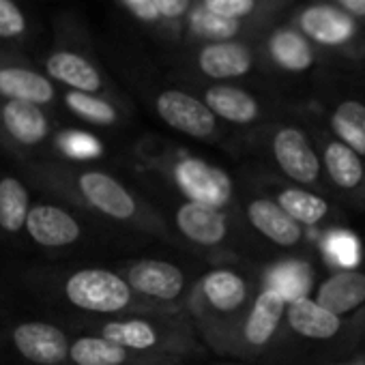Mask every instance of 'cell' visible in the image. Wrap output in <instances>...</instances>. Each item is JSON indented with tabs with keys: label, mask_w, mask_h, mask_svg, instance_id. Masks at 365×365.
<instances>
[{
	"label": "cell",
	"mask_w": 365,
	"mask_h": 365,
	"mask_svg": "<svg viewBox=\"0 0 365 365\" xmlns=\"http://www.w3.org/2000/svg\"><path fill=\"white\" fill-rule=\"evenodd\" d=\"M284 314H286L284 297L271 288H262L239 327L241 341L247 348H256V350L269 346L282 324Z\"/></svg>",
	"instance_id": "14"
},
{
	"label": "cell",
	"mask_w": 365,
	"mask_h": 365,
	"mask_svg": "<svg viewBox=\"0 0 365 365\" xmlns=\"http://www.w3.org/2000/svg\"><path fill=\"white\" fill-rule=\"evenodd\" d=\"M286 320L288 327L307 339H331L339 333L341 320L339 316L327 312L309 297H299L286 303Z\"/></svg>",
	"instance_id": "19"
},
{
	"label": "cell",
	"mask_w": 365,
	"mask_h": 365,
	"mask_svg": "<svg viewBox=\"0 0 365 365\" xmlns=\"http://www.w3.org/2000/svg\"><path fill=\"white\" fill-rule=\"evenodd\" d=\"M0 97L5 101H26L48 106L54 101L52 82L26 67H0Z\"/></svg>",
	"instance_id": "22"
},
{
	"label": "cell",
	"mask_w": 365,
	"mask_h": 365,
	"mask_svg": "<svg viewBox=\"0 0 365 365\" xmlns=\"http://www.w3.org/2000/svg\"><path fill=\"white\" fill-rule=\"evenodd\" d=\"M269 54L279 69L290 73H303L316 63L312 43L299 31L292 29H279L271 35Z\"/></svg>",
	"instance_id": "23"
},
{
	"label": "cell",
	"mask_w": 365,
	"mask_h": 365,
	"mask_svg": "<svg viewBox=\"0 0 365 365\" xmlns=\"http://www.w3.org/2000/svg\"><path fill=\"white\" fill-rule=\"evenodd\" d=\"M314 301L335 316L354 312L365 303V273L339 271L329 275L318 286Z\"/></svg>",
	"instance_id": "18"
},
{
	"label": "cell",
	"mask_w": 365,
	"mask_h": 365,
	"mask_svg": "<svg viewBox=\"0 0 365 365\" xmlns=\"http://www.w3.org/2000/svg\"><path fill=\"white\" fill-rule=\"evenodd\" d=\"M95 335H101L133 352L170 361L196 350V335L192 324L176 314L110 318L95 324Z\"/></svg>",
	"instance_id": "2"
},
{
	"label": "cell",
	"mask_w": 365,
	"mask_h": 365,
	"mask_svg": "<svg viewBox=\"0 0 365 365\" xmlns=\"http://www.w3.org/2000/svg\"><path fill=\"white\" fill-rule=\"evenodd\" d=\"M250 301V284L235 269L207 271L190 292V307L198 324L207 331L220 322L235 318Z\"/></svg>",
	"instance_id": "5"
},
{
	"label": "cell",
	"mask_w": 365,
	"mask_h": 365,
	"mask_svg": "<svg viewBox=\"0 0 365 365\" xmlns=\"http://www.w3.org/2000/svg\"><path fill=\"white\" fill-rule=\"evenodd\" d=\"M31 205L24 180L14 174H0V230L5 235L22 232Z\"/></svg>",
	"instance_id": "24"
},
{
	"label": "cell",
	"mask_w": 365,
	"mask_h": 365,
	"mask_svg": "<svg viewBox=\"0 0 365 365\" xmlns=\"http://www.w3.org/2000/svg\"><path fill=\"white\" fill-rule=\"evenodd\" d=\"M58 148L69 159H95L101 155V144L86 133L80 131H67L58 138Z\"/></svg>",
	"instance_id": "31"
},
{
	"label": "cell",
	"mask_w": 365,
	"mask_h": 365,
	"mask_svg": "<svg viewBox=\"0 0 365 365\" xmlns=\"http://www.w3.org/2000/svg\"><path fill=\"white\" fill-rule=\"evenodd\" d=\"M174 228L194 245L217 247L228 239L230 222L224 209L182 200L174 211Z\"/></svg>",
	"instance_id": "13"
},
{
	"label": "cell",
	"mask_w": 365,
	"mask_h": 365,
	"mask_svg": "<svg viewBox=\"0 0 365 365\" xmlns=\"http://www.w3.org/2000/svg\"><path fill=\"white\" fill-rule=\"evenodd\" d=\"M0 133L11 146L31 150L48 140L50 120L41 106L26 101H5L0 103Z\"/></svg>",
	"instance_id": "12"
},
{
	"label": "cell",
	"mask_w": 365,
	"mask_h": 365,
	"mask_svg": "<svg viewBox=\"0 0 365 365\" xmlns=\"http://www.w3.org/2000/svg\"><path fill=\"white\" fill-rule=\"evenodd\" d=\"M194 29L211 39V43H217V41H230L239 31H241V22H235V20H224V18H217L205 9L196 11L194 14V20H192Z\"/></svg>",
	"instance_id": "30"
},
{
	"label": "cell",
	"mask_w": 365,
	"mask_h": 365,
	"mask_svg": "<svg viewBox=\"0 0 365 365\" xmlns=\"http://www.w3.org/2000/svg\"><path fill=\"white\" fill-rule=\"evenodd\" d=\"M26 172L35 185L61 200H67L114 224L155 237H168L161 215L127 185H123L116 176L103 170L41 161L26 165Z\"/></svg>",
	"instance_id": "1"
},
{
	"label": "cell",
	"mask_w": 365,
	"mask_h": 365,
	"mask_svg": "<svg viewBox=\"0 0 365 365\" xmlns=\"http://www.w3.org/2000/svg\"><path fill=\"white\" fill-rule=\"evenodd\" d=\"M46 69L50 78L76 93L99 95L103 91V78L99 69L76 52H54L46 61Z\"/></svg>",
	"instance_id": "20"
},
{
	"label": "cell",
	"mask_w": 365,
	"mask_h": 365,
	"mask_svg": "<svg viewBox=\"0 0 365 365\" xmlns=\"http://www.w3.org/2000/svg\"><path fill=\"white\" fill-rule=\"evenodd\" d=\"M299 33L327 48L350 46L359 35V24L337 5H309L299 14Z\"/></svg>",
	"instance_id": "10"
},
{
	"label": "cell",
	"mask_w": 365,
	"mask_h": 365,
	"mask_svg": "<svg viewBox=\"0 0 365 365\" xmlns=\"http://www.w3.org/2000/svg\"><path fill=\"white\" fill-rule=\"evenodd\" d=\"M26 20L14 0H0V39H16L24 33Z\"/></svg>",
	"instance_id": "33"
},
{
	"label": "cell",
	"mask_w": 365,
	"mask_h": 365,
	"mask_svg": "<svg viewBox=\"0 0 365 365\" xmlns=\"http://www.w3.org/2000/svg\"><path fill=\"white\" fill-rule=\"evenodd\" d=\"M322 161H324L329 178L335 182L339 190L352 192V190H356L361 185V180H363L361 157L352 148H348L346 144H341L337 140L329 142L324 146Z\"/></svg>",
	"instance_id": "25"
},
{
	"label": "cell",
	"mask_w": 365,
	"mask_h": 365,
	"mask_svg": "<svg viewBox=\"0 0 365 365\" xmlns=\"http://www.w3.org/2000/svg\"><path fill=\"white\" fill-rule=\"evenodd\" d=\"M245 215L256 232L279 247H294L303 239V228L292 217H288L271 198L250 200L245 207Z\"/></svg>",
	"instance_id": "16"
},
{
	"label": "cell",
	"mask_w": 365,
	"mask_h": 365,
	"mask_svg": "<svg viewBox=\"0 0 365 365\" xmlns=\"http://www.w3.org/2000/svg\"><path fill=\"white\" fill-rule=\"evenodd\" d=\"M65 103L67 108L82 120L91 123V125H99V127H110L116 125L118 120V112L116 108L101 99L99 95H88V93H76L69 91L65 95Z\"/></svg>",
	"instance_id": "28"
},
{
	"label": "cell",
	"mask_w": 365,
	"mask_h": 365,
	"mask_svg": "<svg viewBox=\"0 0 365 365\" xmlns=\"http://www.w3.org/2000/svg\"><path fill=\"white\" fill-rule=\"evenodd\" d=\"M118 275L146 303L180 312V303L187 297V275L174 262L159 258H140L120 267Z\"/></svg>",
	"instance_id": "6"
},
{
	"label": "cell",
	"mask_w": 365,
	"mask_h": 365,
	"mask_svg": "<svg viewBox=\"0 0 365 365\" xmlns=\"http://www.w3.org/2000/svg\"><path fill=\"white\" fill-rule=\"evenodd\" d=\"M241 365H243V363H241Z\"/></svg>",
	"instance_id": "39"
},
{
	"label": "cell",
	"mask_w": 365,
	"mask_h": 365,
	"mask_svg": "<svg viewBox=\"0 0 365 365\" xmlns=\"http://www.w3.org/2000/svg\"><path fill=\"white\" fill-rule=\"evenodd\" d=\"M331 129L337 142L352 148L359 157L365 155V103L356 99L341 101L331 114Z\"/></svg>",
	"instance_id": "26"
},
{
	"label": "cell",
	"mask_w": 365,
	"mask_h": 365,
	"mask_svg": "<svg viewBox=\"0 0 365 365\" xmlns=\"http://www.w3.org/2000/svg\"><path fill=\"white\" fill-rule=\"evenodd\" d=\"M63 297L78 309L97 316H144V314H178L142 301L118 271L80 269L65 277Z\"/></svg>",
	"instance_id": "3"
},
{
	"label": "cell",
	"mask_w": 365,
	"mask_h": 365,
	"mask_svg": "<svg viewBox=\"0 0 365 365\" xmlns=\"http://www.w3.org/2000/svg\"><path fill=\"white\" fill-rule=\"evenodd\" d=\"M24 232L41 247H69L82 239V224L71 211L54 202H35L31 205Z\"/></svg>",
	"instance_id": "11"
},
{
	"label": "cell",
	"mask_w": 365,
	"mask_h": 365,
	"mask_svg": "<svg viewBox=\"0 0 365 365\" xmlns=\"http://www.w3.org/2000/svg\"><path fill=\"white\" fill-rule=\"evenodd\" d=\"M205 106L215 114V118H224L235 125H250L260 116V103L254 95L239 86L215 84L205 91Z\"/></svg>",
	"instance_id": "21"
},
{
	"label": "cell",
	"mask_w": 365,
	"mask_h": 365,
	"mask_svg": "<svg viewBox=\"0 0 365 365\" xmlns=\"http://www.w3.org/2000/svg\"><path fill=\"white\" fill-rule=\"evenodd\" d=\"M157 16L163 18H180L190 9V0H153Z\"/></svg>",
	"instance_id": "34"
},
{
	"label": "cell",
	"mask_w": 365,
	"mask_h": 365,
	"mask_svg": "<svg viewBox=\"0 0 365 365\" xmlns=\"http://www.w3.org/2000/svg\"><path fill=\"white\" fill-rule=\"evenodd\" d=\"M363 180H365V168H363Z\"/></svg>",
	"instance_id": "38"
},
{
	"label": "cell",
	"mask_w": 365,
	"mask_h": 365,
	"mask_svg": "<svg viewBox=\"0 0 365 365\" xmlns=\"http://www.w3.org/2000/svg\"><path fill=\"white\" fill-rule=\"evenodd\" d=\"M258 7V0H202V9L224 18V20H243L252 16Z\"/></svg>",
	"instance_id": "32"
},
{
	"label": "cell",
	"mask_w": 365,
	"mask_h": 365,
	"mask_svg": "<svg viewBox=\"0 0 365 365\" xmlns=\"http://www.w3.org/2000/svg\"><path fill=\"white\" fill-rule=\"evenodd\" d=\"M155 110L159 118L178 133H185L198 140H211L217 133V118L205 106L202 99L178 91L168 88L157 95Z\"/></svg>",
	"instance_id": "7"
},
{
	"label": "cell",
	"mask_w": 365,
	"mask_h": 365,
	"mask_svg": "<svg viewBox=\"0 0 365 365\" xmlns=\"http://www.w3.org/2000/svg\"><path fill=\"white\" fill-rule=\"evenodd\" d=\"M309 282H312V273H309V269L305 264H301V262H288V264L275 267L271 271V277L267 282V288L275 290L277 294L284 297L286 303H290V301L307 294Z\"/></svg>",
	"instance_id": "29"
},
{
	"label": "cell",
	"mask_w": 365,
	"mask_h": 365,
	"mask_svg": "<svg viewBox=\"0 0 365 365\" xmlns=\"http://www.w3.org/2000/svg\"><path fill=\"white\" fill-rule=\"evenodd\" d=\"M271 153L279 170L294 182L312 185L320 174V159L299 127H279L271 138Z\"/></svg>",
	"instance_id": "9"
},
{
	"label": "cell",
	"mask_w": 365,
	"mask_h": 365,
	"mask_svg": "<svg viewBox=\"0 0 365 365\" xmlns=\"http://www.w3.org/2000/svg\"><path fill=\"white\" fill-rule=\"evenodd\" d=\"M155 365H174V361H168V363H155Z\"/></svg>",
	"instance_id": "37"
},
{
	"label": "cell",
	"mask_w": 365,
	"mask_h": 365,
	"mask_svg": "<svg viewBox=\"0 0 365 365\" xmlns=\"http://www.w3.org/2000/svg\"><path fill=\"white\" fill-rule=\"evenodd\" d=\"M14 346L22 359L35 365H65L69 361V337L67 333L50 322L31 320L16 324L11 333Z\"/></svg>",
	"instance_id": "8"
},
{
	"label": "cell",
	"mask_w": 365,
	"mask_h": 365,
	"mask_svg": "<svg viewBox=\"0 0 365 365\" xmlns=\"http://www.w3.org/2000/svg\"><path fill=\"white\" fill-rule=\"evenodd\" d=\"M129 3H131V7H138V5L142 3V0H129Z\"/></svg>",
	"instance_id": "36"
},
{
	"label": "cell",
	"mask_w": 365,
	"mask_h": 365,
	"mask_svg": "<svg viewBox=\"0 0 365 365\" xmlns=\"http://www.w3.org/2000/svg\"><path fill=\"white\" fill-rule=\"evenodd\" d=\"M198 67L207 78L232 80V78H243L252 71L254 56L239 41H217L200 50Z\"/></svg>",
	"instance_id": "17"
},
{
	"label": "cell",
	"mask_w": 365,
	"mask_h": 365,
	"mask_svg": "<svg viewBox=\"0 0 365 365\" xmlns=\"http://www.w3.org/2000/svg\"><path fill=\"white\" fill-rule=\"evenodd\" d=\"M161 172L170 185L190 202H200L213 209H226L232 202L235 187L228 172L200 157H170L163 161Z\"/></svg>",
	"instance_id": "4"
},
{
	"label": "cell",
	"mask_w": 365,
	"mask_h": 365,
	"mask_svg": "<svg viewBox=\"0 0 365 365\" xmlns=\"http://www.w3.org/2000/svg\"><path fill=\"white\" fill-rule=\"evenodd\" d=\"M275 202L299 226H316L329 213L327 200L312 194V192H307V190H303V187H284V190H279Z\"/></svg>",
	"instance_id": "27"
},
{
	"label": "cell",
	"mask_w": 365,
	"mask_h": 365,
	"mask_svg": "<svg viewBox=\"0 0 365 365\" xmlns=\"http://www.w3.org/2000/svg\"><path fill=\"white\" fill-rule=\"evenodd\" d=\"M69 361L71 365H155V363H168L170 359L140 354L101 335L88 333L71 341Z\"/></svg>",
	"instance_id": "15"
},
{
	"label": "cell",
	"mask_w": 365,
	"mask_h": 365,
	"mask_svg": "<svg viewBox=\"0 0 365 365\" xmlns=\"http://www.w3.org/2000/svg\"><path fill=\"white\" fill-rule=\"evenodd\" d=\"M335 5L354 20H365V0H335Z\"/></svg>",
	"instance_id": "35"
}]
</instances>
